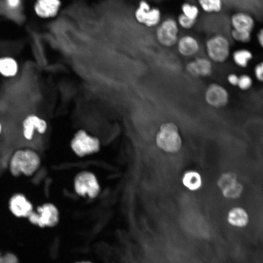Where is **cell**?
<instances>
[{"mask_svg":"<svg viewBox=\"0 0 263 263\" xmlns=\"http://www.w3.org/2000/svg\"><path fill=\"white\" fill-rule=\"evenodd\" d=\"M40 158L38 154L30 150H18L13 156L10 162V171L17 176L21 173L32 175L38 168Z\"/></svg>","mask_w":263,"mask_h":263,"instance_id":"cell-1","label":"cell"},{"mask_svg":"<svg viewBox=\"0 0 263 263\" xmlns=\"http://www.w3.org/2000/svg\"><path fill=\"white\" fill-rule=\"evenodd\" d=\"M207 57L216 63H223L229 57L230 44L228 38L222 34H215L209 37L205 43Z\"/></svg>","mask_w":263,"mask_h":263,"instance_id":"cell-2","label":"cell"},{"mask_svg":"<svg viewBox=\"0 0 263 263\" xmlns=\"http://www.w3.org/2000/svg\"><path fill=\"white\" fill-rule=\"evenodd\" d=\"M156 141L159 147L169 152L178 151L182 145L178 128L172 122L165 123L161 125Z\"/></svg>","mask_w":263,"mask_h":263,"instance_id":"cell-3","label":"cell"},{"mask_svg":"<svg viewBox=\"0 0 263 263\" xmlns=\"http://www.w3.org/2000/svg\"><path fill=\"white\" fill-rule=\"evenodd\" d=\"M71 147L76 155L84 157L97 152L100 149V142L97 137L80 130L74 134L71 142Z\"/></svg>","mask_w":263,"mask_h":263,"instance_id":"cell-4","label":"cell"},{"mask_svg":"<svg viewBox=\"0 0 263 263\" xmlns=\"http://www.w3.org/2000/svg\"><path fill=\"white\" fill-rule=\"evenodd\" d=\"M74 189L81 196L90 198H96L100 191V187L96 176L89 171L83 170L78 173L74 181Z\"/></svg>","mask_w":263,"mask_h":263,"instance_id":"cell-5","label":"cell"},{"mask_svg":"<svg viewBox=\"0 0 263 263\" xmlns=\"http://www.w3.org/2000/svg\"><path fill=\"white\" fill-rule=\"evenodd\" d=\"M179 28L174 19L170 17L165 19L157 26L155 31L157 41L163 47H173L179 38Z\"/></svg>","mask_w":263,"mask_h":263,"instance_id":"cell-6","label":"cell"},{"mask_svg":"<svg viewBox=\"0 0 263 263\" xmlns=\"http://www.w3.org/2000/svg\"><path fill=\"white\" fill-rule=\"evenodd\" d=\"M134 17L137 22L147 27H157L162 21L161 10L151 6L146 0H141L134 11Z\"/></svg>","mask_w":263,"mask_h":263,"instance_id":"cell-7","label":"cell"},{"mask_svg":"<svg viewBox=\"0 0 263 263\" xmlns=\"http://www.w3.org/2000/svg\"><path fill=\"white\" fill-rule=\"evenodd\" d=\"M31 223L40 227L54 226L59 220L56 207L51 203H46L37 208V212L32 211L28 217Z\"/></svg>","mask_w":263,"mask_h":263,"instance_id":"cell-8","label":"cell"},{"mask_svg":"<svg viewBox=\"0 0 263 263\" xmlns=\"http://www.w3.org/2000/svg\"><path fill=\"white\" fill-rule=\"evenodd\" d=\"M204 98L209 106L220 108L228 103L229 94L227 90L223 85L217 83H211L205 90Z\"/></svg>","mask_w":263,"mask_h":263,"instance_id":"cell-9","label":"cell"},{"mask_svg":"<svg viewBox=\"0 0 263 263\" xmlns=\"http://www.w3.org/2000/svg\"><path fill=\"white\" fill-rule=\"evenodd\" d=\"M61 4V0H35L33 11L35 15L40 19H52L58 14Z\"/></svg>","mask_w":263,"mask_h":263,"instance_id":"cell-10","label":"cell"},{"mask_svg":"<svg viewBox=\"0 0 263 263\" xmlns=\"http://www.w3.org/2000/svg\"><path fill=\"white\" fill-rule=\"evenodd\" d=\"M186 69L191 76L207 77L212 74V62L207 57L198 56L187 64Z\"/></svg>","mask_w":263,"mask_h":263,"instance_id":"cell-11","label":"cell"},{"mask_svg":"<svg viewBox=\"0 0 263 263\" xmlns=\"http://www.w3.org/2000/svg\"><path fill=\"white\" fill-rule=\"evenodd\" d=\"M176 45L179 54L185 57L196 56L201 48L198 40L193 36L189 34L184 35L179 38Z\"/></svg>","mask_w":263,"mask_h":263,"instance_id":"cell-12","label":"cell"},{"mask_svg":"<svg viewBox=\"0 0 263 263\" xmlns=\"http://www.w3.org/2000/svg\"><path fill=\"white\" fill-rule=\"evenodd\" d=\"M232 29L252 33L255 22L253 17L250 14L243 11L234 13L230 18Z\"/></svg>","mask_w":263,"mask_h":263,"instance_id":"cell-13","label":"cell"},{"mask_svg":"<svg viewBox=\"0 0 263 263\" xmlns=\"http://www.w3.org/2000/svg\"><path fill=\"white\" fill-rule=\"evenodd\" d=\"M10 209L17 217H28L33 211L32 205L22 194L13 196L10 201Z\"/></svg>","mask_w":263,"mask_h":263,"instance_id":"cell-14","label":"cell"},{"mask_svg":"<svg viewBox=\"0 0 263 263\" xmlns=\"http://www.w3.org/2000/svg\"><path fill=\"white\" fill-rule=\"evenodd\" d=\"M23 135L28 140L32 138L35 130L40 133H43L47 129L46 121L35 115L27 117L23 122Z\"/></svg>","mask_w":263,"mask_h":263,"instance_id":"cell-15","label":"cell"},{"mask_svg":"<svg viewBox=\"0 0 263 263\" xmlns=\"http://www.w3.org/2000/svg\"><path fill=\"white\" fill-rule=\"evenodd\" d=\"M227 220L232 226L237 228H243L248 224L249 217L245 209L242 207H236L230 210Z\"/></svg>","mask_w":263,"mask_h":263,"instance_id":"cell-16","label":"cell"},{"mask_svg":"<svg viewBox=\"0 0 263 263\" xmlns=\"http://www.w3.org/2000/svg\"><path fill=\"white\" fill-rule=\"evenodd\" d=\"M252 52L248 49H240L234 51L232 54L234 63L240 68H246L253 58Z\"/></svg>","mask_w":263,"mask_h":263,"instance_id":"cell-17","label":"cell"},{"mask_svg":"<svg viewBox=\"0 0 263 263\" xmlns=\"http://www.w3.org/2000/svg\"><path fill=\"white\" fill-rule=\"evenodd\" d=\"M18 64L13 58L4 57L0 58V73L5 76H13L18 71Z\"/></svg>","mask_w":263,"mask_h":263,"instance_id":"cell-18","label":"cell"},{"mask_svg":"<svg viewBox=\"0 0 263 263\" xmlns=\"http://www.w3.org/2000/svg\"><path fill=\"white\" fill-rule=\"evenodd\" d=\"M199 7L207 13H217L223 7V0H197Z\"/></svg>","mask_w":263,"mask_h":263,"instance_id":"cell-19","label":"cell"},{"mask_svg":"<svg viewBox=\"0 0 263 263\" xmlns=\"http://www.w3.org/2000/svg\"><path fill=\"white\" fill-rule=\"evenodd\" d=\"M183 183L187 188L190 190H194L200 188L202 185V180L198 172L190 171L184 174Z\"/></svg>","mask_w":263,"mask_h":263,"instance_id":"cell-20","label":"cell"},{"mask_svg":"<svg viewBox=\"0 0 263 263\" xmlns=\"http://www.w3.org/2000/svg\"><path fill=\"white\" fill-rule=\"evenodd\" d=\"M182 13L188 18L197 20L200 15L199 7L193 3L185 2L181 6Z\"/></svg>","mask_w":263,"mask_h":263,"instance_id":"cell-21","label":"cell"},{"mask_svg":"<svg viewBox=\"0 0 263 263\" xmlns=\"http://www.w3.org/2000/svg\"><path fill=\"white\" fill-rule=\"evenodd\" d=\"M243 187L238 181L222 190L223 195L226 198L236 199L239 197L243 191Z\"/></svg>","mask_w":263,"mask_h":263,"instance_id":"cell-22","label":"cell"},{"mask_svg":"<svg viewBox=\"0 0 263 263\" xmlns=\"http://www.w3.org/2000/svg\"><path fill=\"white\" fill-rule=\"evenodd\" d=\"M237 182L236 175L232 172H227L222 175L218 181V186L223 190Z\"/></svg>","mask_w":263,"mask_h":263,"instance_id":"cell-23","label":"cell"},{"mask_svg":"<svg viewBox=\"0 0 263 263\" xmlns=\"http://www.w3.org/2000/svg\"><path fill=\"white\" fill-rule=\"evenodd\" d=\"M230 35L233 40L241 43L248 42L251 38V33L234 29H232Z\"/></svg>","mask_w":263,"mask_h":263,"instance_id":"cell-24","label":"cell"},{"mask_svg":"<svg viewBox=\"0 0 263 263\" xmlns=\"http://www.w3.org/2000/svg\"><path fill=\"white\" fill-rule=\"evenodd\" d=\"M176 21L179 27L184 30H190L195 25L196 20L186 17L182 13L178 15Z\"/></svg>","mask_w":263,"mask_h":263,"instance_id":"cell-25","label":"cell"},{"mask_svg":"<svg viewBox=\"0 0 263 263\" xmlns=\"http://www.w3.org/2000/svg\"><path fill=\"white\" fill-rule=\"evenodd\" d=\"M253 84V80L251 76L246 74H243L239 76L237 87L241 90L245 91L249 89Z\"/></svg>","mask_w":263,"mask_h":263,"instance_id":"cell-26","label":"cell"},{"mask_svg":"<svg viewBox=\"0 0 263 263\" xmlns=\"http://www.w3.org/2000/svg\"><path fill=\"white\" fill-rule=\"evenodd\" d=\"M22 0H4V4L8 10L16 11L19 9L22 4Z\"/></svg>","mask_w":263,"mask_h":263,"instance_id":"cell-27","label":"cell"},{"mask_svg":"<svg viewBox=\"0 0 263 263\" xmlns=\"http://www.w3.org/2000/svg\"><path fill=\"white\" fill-rule=\"evenodd\" d=\"M254 74L258 81L263 82V61L258 63L255 66Z\"/></svg>","mask_w":263,"mask_h":263,"instance_id":"cell-28","label":"cell"},{"mask_svg":"<svg viewBox=\"0 0 263 263\" xmlns=\"http://www.w3.org/2000/svg\"><path fill=\"white\" fill-rule=\"evenodd\" d=\"M0 263H18V261L14 255L7 254L3 257L0 256Z\"/></svg>","mask_w":263,"mask_h":263,"instance_id":"cell-29","label":"cell"},{"mask_svg":"<svg viewBox=\"0 0 263 263\" xmlns=\"http://www.w3.org/2000/svg\"><path fill=\"white\" fill-rule=\"evenodd\" d=\"M239 80V76L234 73L229 74L227 76L228 83L232 86H237Z\"/></svg>","mask_w":263,"mask_h":263,"instance_id":"cell-30","label":"cell"},{"mask_svg":"<svg viewBox=\"0 0 263 263\" xmlns=\"http://www.w3.org/2000/svg\"><path fill=\"white\" fill-rule=\"evenodd\" d=\"M257 39L259 44L263 48V28L260 29L258 32Z\"/></svg>","mask_w":263,"mask_h":263,"instance_id":"cell-31","label":"cell"},{"mask_svg":"<svg viewBox=\"0 0 263 263\" xmlns=\"http://www.w3.org/2000/svg\"><path fill=\"white\" fill-rule=\"evenodd\" d=\"M91 263L89 262H78V263Z\"/></svg>","mask_w":263,"mask_h":263,"instance_id":"cell-32","label":"cell"},{"mask_svg":"<svg viewBox=\"0 0 263 263\" xmlns=\"http://www.w3.org/2000/svg\"><path fill=\"white\" fill-rule=\"evenodd\" d=\"M1 130V126L0 123V133Z\"/></svg>","mask_w":263,"mask_h":263,"instance_id":"cell-33","label":"cell"}]
</instances>
